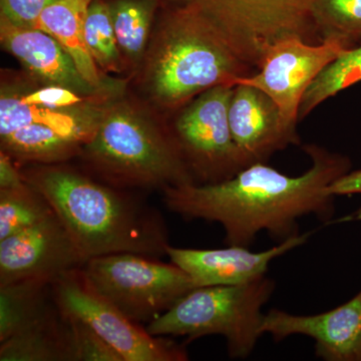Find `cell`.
Instances as JSON below:
<instances>
[{"label":"cell","mask_w":361,"mask_h":361,"mask_svg":"<svg viewBox=\"0 0 361 361\" xmlns=\"http://www.w3.org/2000/svg\"><path fill=\"white\" fill-rule=\"evenodd\" d=\"M52 294L59 310L85 322L104 339L123 361H186V349L154 336L122 310L94 290L82 268L68 271L54 280Z\"/></svg>","instance_id":"obj_9"},{"label":"cell","mask_w":361,"mask_h":361,"mask_svg":"<svg viewBox=\"0 0 361 361\" xmlns=\"http://www.w3.org/2000/svg\"><path fill=\"white\" fill-rule=\"evenodd\" d=\"M92 1L58 0L44 9L35 28L49 33L63 47L90 84L99 89L125 90L127 82L111 80L102 75L87 49L85 21Z\"/></svg>","instance_id":"obj_17"},{"label":"cell","mask_w":361,"mask_h":361,"mask_svg":"<svg viewBox=\"0 0 361 361\" xmlns=\"http://www.w3.org/2000/svg\"><path fill=\"white\" fill-rule=\"evenodd\" d=\"M303 149L311 166L302 175L290 177L257 161L223 182L169 187L161 191L164 203L185 219L218 223L228 245L249 248L261 232L280 243L300 234L304 216L330 220L336 197L327 188L351 169L348 157L315 145Z\"/></svg>","instance_id":"obj_1"},{"label":"cell","mask_w":361,"mask_h":361,"mask_svg":"<svg viewBox=\"0 0 361 361\" xmlns=\"http://www.w3.org/2000/svg\"><path fill=\"white\" fill-rule=\"evenodd\" d=\"M58 0H0V18L23 28H35L47 7Z\"/></svg>","instance_id":"obj_27"},{"label":"cell","mask_w":361,"mask_h":361,"mask_svg":"<svg viewBox=\"0 0 361 361\" xmlns=\"http://www.w3.org/2000/svg\"><path fill=\"white\" fill-rule=\"evenodd\" d=\"M54 213L47 199L28 183L0 189V240L37 224Z\"/></svg>","instance_id":"obj_24"},{"label":"cell","mask_w":361,"mask_h":361,"mask_svg":"<svg viewBox=\"0 0 361 361\" xmlns=\"http://www.w3.org/2000/svg\"><path fill=\"white\" fill-rule=\"evenodd\" d=\"M16 165L18 163L11 156L0 151V189L20 186L25 182L20 168Z\"/></svg>","instance_id":"obj_28"},{"label":"cell","mask_w":361,"mask_h":361,"mask_svg":"<svg viewBox=\"0 0 361 361\" xmlns=\"http://www.w3.org/2000/svg\"><path fill=\"white\" fill-rule=\"evenodd\" d=\"M346 49L336 42L312 44L297 37L283 39L270 47L255 73L239 78L235 85H251L264 92L276 103L287 125L296 130L306 90Z\"/></svg>","instance_id":"obj_10"},{"label":"cell","mask_w":361,"mask_h":361,"mask_svg":"<svg viewBox=\"0 0 361 361\" xmlns=\"http://www.w3.org/2000/svg\"><path fill=\"white\" fill-rule=\"evenodd\" d=\"M242 61L257 71L272 45L316 37L310 0H188Z\"/></svg>","instance_id":"obj_7"},{"label":"cell","mask_w":361,"mask_h":361,"mask_svg":"<svg viewBox=\"0 0 361 361\" xmlns=\"http://www.w3.org/2000/svg\"><path fill=\"white\" fill-rule=\"evenodd\" d=\"M85 37L90 56L102 73L127 71L116 42L111 4L106 0L90 2L85 16Z\"/></svg>","instance_id":"obj_23"},{"label":"cell","mask_w":361,"mask_h":361,"mask_svg":"<svg viewBox=\"0 0 361 361\" xmlns=\"http://www.w3.org/2000/svg\"><path fill=\"white\" fill-rule=\"evenodd\" d=\"M312 234L310 231L296 235L265 251L253 252L248 247L235 245L221 249L169 245L166 255L192 278L196 287L244 284L265 276L273 260L304 245Z\"/></svg>","instance_id":"obj_13"},{"label":"cell","mask_w":361,"mask_h":361,"mask_svg":"<svg viewBox=\"0 0 361 361\" xmlns=\"http://www.w3.org/2000/svg\"><path fill=\"white\" fill-rule=\"evenodd\" d=\"M114 99L90 102L65 109L30 106L21 103L18 92H13L11 87L2 82L0 135L8 134L23 126L37 123L82 142L85 146L101 122L106 106Z\"/></svg>","instance_id":"obj_16"},{"label":"cell","mask_w":361,"mask_h":361,"mask_svg":"<svg viewBox=\"0 0 361 361\" xmlns=\"http://www.w3.org/2000/svg\"><path fill=\"white\" fill-rule=\"evenodd\" d=\"M229 123L234 142L251 164L299 144L296 130L285 122L276 103L251 85L238 84L233 89Z\"/></svg>","instance_id":"obj_15"},{"label":"cell","mask_w":361,"mask_h":361,"mask_svg":"<svg viewBox=\"0 0 361 361\" xmlns=\"http://www.w3.org/2000/svg\"><path fill=\"white\" fill-rule=\"evenodd\" d=\"M310 16L320 42L361 44V0H310Z\"/></svg>","instance_id":"obj_21"},{"label":"cell","mask_w":361,"mask_h":361,"mask_svg":"<svg viewBox=\"0 0 361 361\" xmlns=\"http://www.w3.org/2000/svg\"><path fill=\"white\" fill-rule=\"evenodd\" d=\"M65 315L70 329L73 361H123L122 357L85 322L66 313Z\"/></svg>","instance_id":"obj_25"},{"label":"cell","mask_w":361,"mask_h":361,"mask_svg":"<svg viewBox=\"0 0 361 361\" xmlns=\"http://www.w3.org/2000/svg\"><path fill=\"white\" fill-rule=\"evenodd\" d=\"M85 262L54 213L0 240V285L25 279L52 282L68 271L82 268Z\"/></svg>","instance_id":"obj_11"},{"label":"cell","mask_w":361,"mask_h":361,"mask_svg":"<svg viewBox=\"0 0 361 361\" xmlns=\"http://www.w3.org/2000/svg\"><path fill=\"white\" fill-rule=\"evenodd\" d=\"M161 7L177 6V4H185L188 0H155Z\"/></svg>","instance_id":"obj_30"},{"label":"cell","mask_w":361,"mask_h":361,"mask_svg":"<svg viewBox=\"0 0 361 361\" xmlns=\"http://www.w3.org/2000/svg\"><path fill=\"white\" fill-rule=\"evenodd\" d=\"M361 82V44L346 49L315 78L301 101L299 121L323 102Z\"/></svg>","instance_id":"obj_22"},{"label":"cell","mask_w":361,"mask_h":361,"mask_svg":"<svg viewBox=\"0 0 361 361\" xmlns=\"http://www.w3.org/2000/svg\"><path fill=\"white\" fill-rule=\"evenodd\" d=\"M275 287L266 275L248 283L197 287L147 324V331L154 336H185L188 341L224 336L230 357L244 360L262 336V308Z\"/></svg>","instance_id":"obj_5"},{"label":"cell","mask_w":361,"mask_h":361,"mask_svg":"<svg viewBox=\"0 0 361 361\" xmlns=\"http://www.w3.org/2000/svg\"><path fill=\"white\" fill-rule=\"evenodd\" d=\"M0 42L42 85H59L96 99H111L125 94V90L99 89L90 84L70 54L42 30L18 27L0 18Z\"/></svg>","instance_id":"obj_14"},{"label":"cell","mask_w":361,"mask_h":361,"mask_svg":"<svg viewBox=\"0 0 361 361\" xmlns=\"http://www.w3.org/2000/svg\"><path fill=\"white\" fill-rule=\"evenodd\" d=\"M345 220H361V208L358 209V210L356 211V212L351 214V215H349L348 217H346Z\"/></svg>","instance_id":"obj_31"},{"label":"cell","mask_w":361,"mask_h":361,"mask_svg":"<svg viewBox=\"0 0 361 361\" xmlns=\"http://www.w3.org/2000/svg\"><path fill=\"white\" fill-rule=\"evenodd\" d=\"M16 92L23 104L54 109L71 108V106H80L90 102L110 101V99H96L82 96L73 90L59 87V85H42L37 89L28 90L27 92Z\"/></svg>","instance_id":"obj_26"},{"label":"cell","mask_w":361,"mask_h":361,"mask_svg":"<svg viewBox=\"0 0 361 361\" xmlns=\"http://www.w3.org/2000/svg\"><path fill=\"white\" fill-rule=\"evenodd\" d=\"M327 193L331 196H349L361 194V170L349 171L327 188Z\"/></svg>","instance_id":"obj_29"},{"label":"cell","mask_w":361,"mask_h":361,"mask_svg":"<svg viewBox=\"0 0 361 361\" xmlns=\"http://www.w3.org/2000/svg\"><path fill=\"white\" fill-rule=\"evenodd\" d=\"M0 360L73 361L68 319L58 304L0 342Z\"/></svg>","instance_id":"obj_18"},{"label":"cell","mask_w":361,"mask_h":361,"mask_svg":"<svg viewBox=\"0 0 361 361\" xmlns=\"http://www.w3.org/2000/svg\"><path fill=\"white\" fill-rule=\"evenodd\" d=\"M52 282L25 279L0 285V342L6 341L54 305Z\"/></svg>","instance_id":"obj_20"},{"label":"cell","mask_w":361,"mask_h":361,"mask_svg":"<svg viewBox=\"0 0 361 361\" xmlns=\"http://www.w3.org/2000/svg\"><path fill=\"white\" fill-rule=\"evenodd\" d=\"M261 334L280 342L304 336L315 342V355L326 361H361V289L338 307L315 315L272 310L263 318Z\"/></svg>","instance_id":"obj_12"},{"label":"cell","mask_w":361,"mask_h":361,"mask_svg":"<svg viewBox=\"0 0 361 361\" xmlns=\"http://www.w3.org/2000/svg\"><path fill=\"white\" fill-rule=\"evenodd\" d=\"M103 182L118 189L195 184L170 130L141 103L111 101L80 156Z\"/></svg>","instance_id":"obj_4"},{"label":"cell","mask_w":361,"mask_h":361,"mask_svg":"<svg viewBox=\"0 0 361 361\" xmlns=\"http://www.w3.org/2000/svg\"><path fill=\"white\" fill-rule=\"evenodd\" d=\"M26 183L47 199L85 261L135 253L166 255L165 221L148 204L65 163L20 167Z\"/></svg>","instance_id":"obj_2"},{"label":"cell","mask_w":361,"mask_h":361,"mask_svg":"<svg viewBox=\"0 0 361 361\" xmlns=\"http://www.w3.org/2000/svg\"><path fill=\"white\" fill-rule=\"evenodd\" d=\"M82 271L94 290L139 324H149L197 288L179 266L141 254L92 258Z\"/></svg>","instance_id":"obj_6"},{"label":"cell","mask_w":361,"mask_h":361,"mask_svg":"<svg viewBox=\"0 0 361 361\" xmlns=\"http://www.w3.org/2000/svg\"><path fill=\"white\" fill-rule=\"evenodd\" d=\"M110 4L118 49L126 70L134 75L146 54L161 6L155 0H116Z\"/></svg>","instance_id":"obj_19"},{"label":"cell","mask_w":361,"mask_h":361,"mask_svg":"<svg viewBox=\"0 0 361 361\" xmlns=\"http://www.w3.org/2000/svg\"><path fill=\"white\" fill-rule=\"evenodd\" d=\"M235 85L202 92L178 111L170 133L195 184L230 179L251 165L233 139L229 104Z\"/></svg>","instance_id":"obj_8"},{"label":"cell","mask_w":361,"mask_h":361,"mask_svg":"<svg viewBox=\"0 0 361 361\" xmlns=\"http://www.w3.org/2000/svg\"><path fill=\"white\" fill-rule=\"evenodd\" d=\"M163 8L134 75L149 106L175 113L202 92L253 73L193 4Z\"/></svg>","instance_id":"obj_3"}]
</instances>
